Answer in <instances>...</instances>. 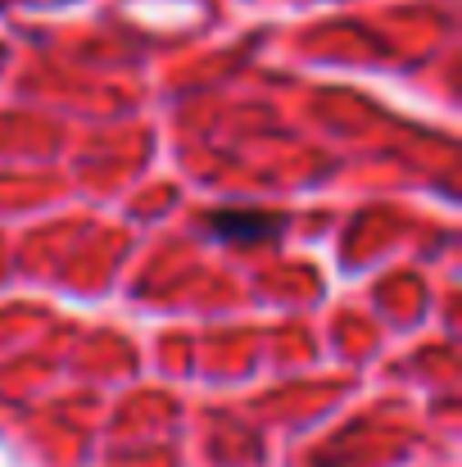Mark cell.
<instances>
[{
    "label": "cell",
    "mask_w": 462,
    "mask_h": 467,
    "mask_svg": "<svg viewBox=\"0 0 462 467\" xmlns=\"http://www.w3.org/2000/svg\"><path fill=\"white\" fill-rule=\"evenodd\" d=\"M209 232L218 241H231V245H254V241H268L282 232V218L277 213H263V209H218L209 218Z\"/></svg>",
    "instance_id": "6da1fadb"
}]
</instances>
